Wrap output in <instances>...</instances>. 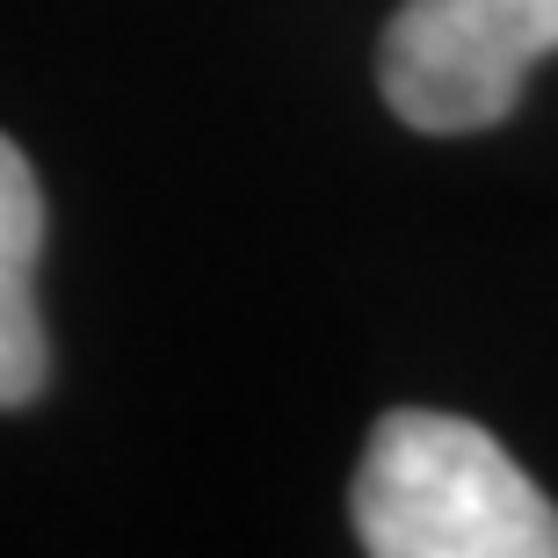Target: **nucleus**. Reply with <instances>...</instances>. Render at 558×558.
Segmentation results:
<instances>
[{
  "label": "nucleus",
  "mask_w": 558,
  "mask_h": 558,
  "mask_svg": "<svg viewBox=\"0 0 558 558\" xmlns=\"http://www.w3.org/2000/svg\"><path fill=\"white\" fill-rule=\"evenodd\" d=\"M355 537L371 558H558V508L478 421L399 407L355 472Z\"/></svg>",
  "instance_id": "obj_1"
},
{
  "label": "nucleus",
  "mask_w": 558,
  "mask_h": 558,
  "mask_svg": "<svg viewBox=\"0 0 558 558\" xmlns=\"http://www.w3.org/2000/svg\"><path fill=\"white\" fill-rule=\"evenodd\" d=\"M551 51L558 0H399L377 37V87L407 131L464 138L494 131Z\"/></svg>",
  "instance_id": "obj_2"
},
{
  "label": "nucleus",
  "mask_w": 558,
  "mask_h": 558,
  "mask_svg": "<svg viewBox=\"0 0 558 558\" xmlns=\"http://www.w3.org/2000/svg\"><path fill=\"white\" fill-rule=\"evenodd\" d=\"M37 254H44V196L15 138H0V407H29L44 392L51 349L37 319Z\"/></svg>",
  "instance_id": "obj_3"
}]
</instances>
